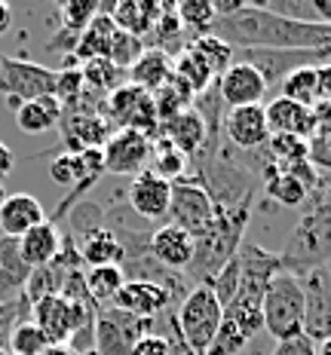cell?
I'll return each instance as SVG.
<instances>
[{
	"mask_svg": "<svg viewBox=\"0 0 331 355\" xmlns=\"http://www.w3.org/2000/svg\"><path fill=\"white\" fill-rule=\"evenodd\" d=\"M212 37L233 49H331L328 25H304L246 3L239 12L215 19Z\"/></svg>",
	"mask_w": 331,
	"mask_h": 355,
	"instance_id": "cell-1",
	"label": "cell"
},
{
	"mask_svg": "<svg viewBox=\"0 0 331 355\" xmlns=\"http://www.w3.org/2000/svg\"><path fill=\"white\" fill-rule=\"evenodd\" d=\"M285 272L304 276L331 263V175H322L319 187L298 209V220L279 251Z\"/></svg>",
	"mask_w": 331,
	"mask_h": 355,
	"instance_id": "cell-2",
	"label": "cell"
},
{
	"mask_svg": "<svg viewBox=\"0 0 331 355\" xmlns=\"http://www.w3.org/2000/svg\"><path fill=\"white\" fill-rule=\"evenodd\" d=\"M252 209L255 202H242L233 209H215V220L203 236L194 239V263L187 270V282L194 285H209L212 279L224 270L227 263L237 257L239 245L246 239L248 220H252Z\"/></svg>",
	"mask_w": 331,
	"mask_h": 355,
	"instance_id": "cell-3",
	"label": "cell"
},
{
	"mask_svg": "<svg viewBox=\"0 0 331 355\" xmlns=\"http://www.w3.org/2000/svg\"><path fill=\"white\" fill-rule=\"evenodd\" d=\"M264 331L276 340H291L304 334V288L291 272H279L261 297Z\"/></svg>",
	"mask_w": 331,
	"mask_h": 355,
	"instance_id": "cell-4",
	"label": "cell"
},
{
	"mask_svg": "<svg viewBox=\"0 0 331 355\" xmlns=\"http://www.w3.org/2000/svg\"><path fill=\"white\" fill-rule=\"evenodd\" d=\"M221 319H224V306L221 300L212 294V288L194 285L187 291V297L178 303L175 309V322H178L181 340L187 343V349L194 355H205L215 340Z\"/></svg>",
	"mask_w": 331,
	"mask_h": 355,
	"instance_id": "cell-5",
	"label": "cell"
},
{
	"mask_svg": "<svg viewBox=\"0 0 331 355\" xmlns=\"http://www.w3.org/2000/svg\"><path fill=\"white\" fill-rule=\"evenodd\" d=\"M264 331L261 319V300H248V297H233L224 306V319L215 340H212L209 352L205 355H239L242 349L255 343V337Z\"/></svg>",
	"mask_w": 331,
	"mask_h": 355,
	"instance_id": "cell-6",
	"label": "cell"
},
{
	"mask_svg": "<svg viewBox=\"0 0 331 355\" xmlns=\"http://www.w3.org/2000/svg\"><path fill=\"white\" fill-rule=\"evenodd\" d=\"M215 220V205H212L209 193L200 184L196 175H181L178 181H172V199H169V218L166 224H175L190 236H203Z\"/></svg>",
	"mask_w": 331,
	"mask_h": 355,
	"instance_id": "cell-7",
	"label": "cell"
},
{
	"mask_svg": "<svg viewBox=\"0 0 331 355\" xmlns=\"http://www.w3.org/2000/svg\"><path fill=\"white\" fill-rule=\"evenodd\" d=\"M233 62L252 64L267 83V89H273L291 71L331 62V49H233Z\"/></svg>",
	"mask_w": 331,
	"mask_h": 355,
	"instance_id": "cell-8",
	"label": "cell"
},
{
	"mask_svg": "<svg viewBox=\"0 0 331 355\" xmlns=\"http://www.w3.org/2000/svg\"><path fill=\"white\" fill-rule=\"evenodd\" d=\"M153 319H138L117 306H105L95 313L92 349L99 355H129L132 346L144 334H151Z\"/></svg>",
	"mask_w": 331,
	"mask_h": 355,
	"instance_id": "cell-9",
	"label": "cell"
},
{
	"mask_svg": "<svg viewBox=\"0 0 331 355\" xmlns=\"http://www.w3.org/2000/svg\"><path fill=\"white\" fill-rule=\"evenodd\" d=\"M0 92L12 101V107L22 101L56 95V71L28 58H0Z\"/></svg>",
	"mask_w": 331,
	"mask_h": 355,
	"instance_id": "cell-10",
	"label": "cell"
},
{
	"mask_svg": "<svg viewBox=\"0 0 331 355\" xmlns=\"http://www.w3.org/2000/svg\"><path fill=\"white\" fill-rule=\"evenodd\" d=\"M237 263H239L237 297H248V300H261L267 285L273 282L279 272H285L279 251H270V248L257 245V242H242L237 251Z\"/></svg>",
	"mask_w": 331,
	"mask_h": 355,
	"instance_id": "cell-11",
	"label": "cell"
},
{
	"mask_svg": "<svg viewBox=\"0 0 331 355\" xmlns=\"http://www.w3.org/2000/svg\"><path fill=\"white\" fill-rule=\"evenodd\" d=\"M298 279L304 288V337L310 343L331 340V272L322 266Z\"/></svg>",
	"mask_w": 331,
	"mask_h": 355,
	"instance_id": "cell-12",
	"label": "cell"
},
{
	"mask_svg": "<svg viewBox=\"0 0 331 355\" xmlns=\"http://www.w3.org/2000/svg\"><path fill=\"white\" fill-rule=\"evenodd\" d=\"M151 150H153V138L142 135L135 129H117L108 138V144L101 147L105 157V175H142L151 166Z\"/></svg>",
	"mask_w": 331,
	"mask_h": 355,
	"instance_id": "cell-13",
	"label": "cell"
},
{
	"mask_svg": "<svg viewBox=\"0 0 331 355\" xmlns=\"http://www.w3.org/2000/svg\"><path fill=\"white\" fill-rule=\"evenodd\" d=\"M126 205L135 211V218H142L144 224L151 227H160L166 224L169 218V199H172V184L166 178H160L157 172L144 168L142 175L132 178L129 190L126 193Z\"/></svg>",
	"mask_w": 331,
	"mask_h": 355,
	"instance_id": "cell-14",
	"label": "cell"
},
{
	"mask_svg": "<svg viewBox=\"0 0 331 355\" xmlns=\"http://www.w3.org/2000/svg\"><path fill=\"white\" fill-rule=\"evenodd\" d=\"M221 135H224V141L230 144L237 153L264 150L267 141H270V129H267V116H264V105L227 110L224 123H221Z\"/></svg>",
	"mask_w": 331,
	"mask_h": 355,
	"instance_id": "cell-15",
	"label": "cell"
},
{
	"mask_svg": "<svg viewBox=\"0 0 331 355\" xmlns=\"http://www.w3.org/2000/svg\"><path fill=\"white\" fill-rule=\"evenodd\" d=\"M194 236L175 224H160L157 230L151 233V242H147V254L153 257L163 270L172 272H184L187 276L190 263H194Z\"/></svg>",
	"mask_w": 331,
	"mask_h": 355,
	"instance_id": "cell-16",
	"label": "cell"
},
{
	"mask_svg": "<svg viewBox=\"0 0 331 355\" xmlns=\"http://www.w3.org/2000/svg\"><path fill=\"white\" fill-rule=\"evenodd\" d=\"M218 92H221V101H224L227 110L233 107H252V105H261L264 95L270 92L267 83L261 80L252 64L246 62H233L230 68L218 77Z\"/></svg>",
	"mask_w": 331,
	"mask_h": 355,
	"instance_id": "cell-17",
	"label": "cell"
},
{
	"mask_svg": "<svg viewBox=\"0 0 331 355\" xmlns=\"http://www.w3.org/2000/svg\"><path fill=\"white\" fill-rule=\"evenodd\" d=\"M110 306L123 309V313H129V315H138V319H157V315L178 309L163 288L153 282H142V279H129V282L120 288V294L114 297Z\"/></svg>",
	"mask_w": 331,
	"mask_h": 355,
	"instance_id": "cell-18",
	"label": "cell"
},
{
	"mask_svg": "<svg viewBox=\"0 0 331 355\" xmlns=\"http://www.w3.org/2000/svg\"><path fill=\"white\" fill-rule=\"evenodd\" d=\"M163 141H169L175 150H181L184 157H196V153L205 147V138H209V129H205L203 116L196 114L194 107L181 110V114L169 116V120L160 123V132H157Z\"/></svg>",
	"mask_w": 331,
	"mask_h": 355,
	"instance_id": "cell-19",
	"label": "cell"
},
{
	"mask_svg": "<svg viewBox=\"0 0 331 355\" xmlns=\"http://www.w3.org/2000/svg\"><path fill=\"white\" fill-rule=\"evenodd\" d=\"M264 116H267V129L270 135H298V138H310L316 132L313 110L304 105H294L289 98H273L264 105Z\"/></svg>",
	"mask_w": 331,
	"mask_h": 355,
	"instance_id": "cell-20",
	"label": "cell"
},
{
	"mask_svg": "<svg viewBox=\"0 0 331 355\" xmlns=\"http://www.w3.org/2000/svg\"><path fill=\"white\" fill-rule=\"evenodd\" d=\"M46 220V211H43L40 199L31 193H6L3 205H0V227H3V236H12V239H22L28 230H34L37 224Z\"/></svg>",
	"mask_w": 331,
	"mask_h": 355,
	"instance_id": "cell-21",
	"label": "cell"
},
{
	"mask_svg": "<svg viewBox=\"0 0 331 355\" xmlns=\"http://www.w3.org/2000/svg\"><path fill=\"white\" fill-rule=\"evenodd\" d=\"M31 272L34 270L25 263V257H22V251H19V239L0 236V303L22 297Z\"/></svg>",
	"mask_w": 331,
	"mask_h": 355,
	"instance_id": "cell-22",
	"label": "cell"
},
{
	"mask_svg": "<svg viewBox=\"0 0 331 355\" xmlns=\"http://www.w3.org/2000/svg\"><path fill=\"white\" fill-rule=\"evenodd\" d=\"M74 245H77L80 261H83L86 270H92V266H120L123 257H126L120 239H117L105 224L90 230L86 236H80V239H74Z\"/></svg>",
	"mask_w": 331,
	"mask_h": 355,
	"instance_id": "cell-23",
	"label": "cell"
},
{
	"mask_svg": "<svg viewBox=\"0 0 331 355\" xmlns=\"http://www.w3.org/2000/svg\"><path fill=\"white\" fill-rule=\"evenodd\" d=\"M58 248H62V227L53 224L49 218L19 239V251H22V257H25V263L31 266V270H40V266L53 263Z\"/></svg>",
	"mask_w": 331,
	"mask_h": 355,
	"instance_id": "cell-24",
	"label": "cell"
},
{
	"mask_svg": "<svg viewBox=\"0 0 331 355\" xmlns=\"http://www.w3.org/2000/svg\"><path fill=\"white\" fill-rule=\"evenodd\" d=\"M261 187L270 199H276V202L285 205V209H300V205L307 202V196L313 193L304 181H298L291 172H285L282 166H276L270 157H267V166H264V172H261Z\"/></svg>",
	"mask_w": 331,
	"mask_h": 355,
	"instance_id": "cell-25",
	"label": "cell"
},
{
	"mask_svg": "<svg viewBox=\"0 0 331 355\" xmlns=\"http://www.w3.org/2000/svg\"><path fill=\"white\" fill-rule=\"evenodd\" d=\"M114 34H117L114 19H110L108 12H99V16L83 28V34H80V40H77V46H74L68 62L71 64H77V62L83 64V62H90V58H108V49H110Z\"/></svg>",
	"mask_w": 331,
	"mask_h": 355,
	"instance_id": "cell-26",
	"label": "cell"
},
{
	"mask_svg": "<svg viewBox=\"0 0 331 355\" xmlns=\"http://www.w3.org/2000/svg\"><path fill=\"white\" fill-rule=\"evenodd\" d=\"M58 120H62V101L56 95H43V98L16 105V125L25 135H40V132L56 129Z\"/></svg>",
	"mask_w": 331,
	"mask_h": 355,
	"instance_id": "cell-27",
	"label": "cell"
},
{
	"mask_svg": "<svg viewBox=\"0 0 331 355\" xmlns=\"http://www.w3.org/2000/svg\"><path fill=\"white\" fill-rule=\"evenodd\" d=\"M169 77H172V55L160 53V49H144V55L126 71V83L144 89L147 95L157 92Z\"/></svg>",
	"mask_w": 331,
	"mask_h": 355,
	"instance_id": "cell-28",
	"label": "cell"
},
{
	"mask_svg": "<svg viewBox=\"0 0 331 355\" xmlns=\"http://www.w3.org/2000/svg\"><path fill=\"white\" fill-rule=\"evenodd\" d=\"M123 285H126V276H123L120 266H92V270H86V291H90V297L99 309L110 306Z\"/></svg>",
	"mask_w": 331,
	"mask_h": 355,
	"instance_id": "cell-29",
	"label": "cell"
},
{
	"mask_svg": "<svg viewBox=\"0 0 331 355\" xmlns=\"http://www.w3.org/2000/svg\"><path fill=\"white\" fill-rule=\"evenodd\" d=\"M80 77H83V89L95 95H110L117 86H123L126 71H120L110 58H90L80 64Z\"/></svg>",
	"mask_w": 331,
	"mask_h": 355,
	"instance_id": "cell-30",
	"label": "cell"
},
{
	"mask_svg": "<svg viewBox=\"0 0 331 355\" xmlns=\"http://www.w3.org/2000/svg\"><path fill=\"white\" fill-rule=\"evenodd\" d=\"M178 12V21L184 28V34L196 37H205L212 34V25H215V10H212V0H184V3L175 6Z\"/></svg>",
	"mask_w": 331,
	"mask_h": 355,
	"instance_id": "cell-31",
	"label": "cell"
},
{
	"mask_svg": "<svg viewBox=\"0 0 331 355\" xmlns=\"http://www.w3.org/2000/svg\"><path fill=\"white\" fill-rule=\"evenodd\" d=\"M151 172H157L160 178H166L169 184L178 181L181 175H187V157H184L181 150H175L169 141L163 138H153V150H151Z\"/></svg>",
	"mask_w": 331,
	"mask_h": 355,
	"instance_id": "cell-32",
	"label": "cell"
},
{
	"mask_svg": "<svg viewBox=\"0 0 331 355\" xmlns=\"http://www.w3.org/2000/svg\"><path fill=\"white\" fill-rule=\"evenodd\" d=\"M187 46L203 58V64L212 71V77H221V73L233 64V46H227L224 40H218V37H212V34L196 37V40L187 43Z\"/></svg>",
	"mask_w": 331,
	"mask_h": 355,
	"instance_id": "cell-33",
	"label": "cell"
},
{
	"mask_svg": "<svg viewBox=\"0 0 331 355\" xmlns=\"http://www.w3.org/2000/svg\"><path fill=\"white\" fill-rule=\"evenodd\" d=\"M282 89V98L294 101V105H304V107H313L316 105V64H307V68H298L291 71L289 77L279 83Z\"/></svg>",
	"mask_w": 331,
	"mask_h": 355,
	"instance_id": "cell-34",
	"label": "cell"
},
{
	"mask_svg": "<svg viewBox=\"0 0 331 355\" xmlns=\"http://www.w3.org/2000/svg\"><path fill=\"white\" fill-rule=\"evenodd\" d=\"M99 16V3L95 0H65L62 6H58V21H62V31L68 34H83V28L90 25V21Z\"/></svg>",
	"mask_w": 331,
	"mask_h": 355,
	"instance_id": "cell-35",
	"label": "cell"
},
{
	"mask_svg": "<svg viewBox=\"0 0 331 355\" xmlns=\"http://www.w3.org/2000/svg\"><path fill=\"white\" fill-rule=\"evenodd\" d=\"M49 346L53 343H49L46 334H43L34 322H22L19 328L12 331L10 343H6V352H12V355H43Z\"/></svg>",
	"mask_w": 331,
	"mask_h": 355,
	"instance_id": "cell-36",
	"label": "cell"
},
{
	"mask_svg": "<svg viewBox=\"0 0 331 355\" xmlns=\"http://www.w3.org/2000/svg\"><path fill=\"white\" fill-rule=\"evenodd\" d=\"M144 40L142 37H135V34H126V31H120L117 28V34H114V40H110V49H108V58L117 64L120 71H129L132 64L138 62V58L144 55Z\"/></svg>",
	"mask_w": 331,
	"mask_h": 355,
	"instance_id": "cell-37",
	"label": "cell"
},
{
	"mask_svg": "<svg viewBox=\"0 0 331 355\" xmlns=\"http://www.w3.org/2000/svg\"><path fill=\"white\" fill-rule=\"evenodd\" d=\"M264 153H267L273 162H279V166H289V162L307 159V141L298 135H270Z\"/></svg>",
	"mask_w": 331,
	"mask_h": 355,
	"instance_id": "cell-38",
	"label": "cell"
},
{
	"mask_svg": "<svg viewBox=\"0 0 331 355\" xmlns=\"http://www.w3.org/2000/svg\"><path fill=\"white\" fill-rule=\"evenodd\" d=\"M307 159L319 175H331V123L316 125V132L307 138Z\"/></svg>",
	"mask_w": 331,
	"mask_h": 355,
	"instance_id": "cell-39",
	"label": "cell"
},
{
	"mask_svg": "<svg viewBox=\"0 0 331 355\" xmlns=\"http://www.w3.org/2000/svg\"><path fill=\"white\" fill-rule=\"evenodd\" d=\"M151 331L153 334H160V337H166L169 340V355H194L187 349V343L181 340V331H178V322H175V313H163V315H157L151 324Z\"/></svg>",
	"mask_w": 331,
	"mask_h": 355,
	"instance_id": "cell-40",
	"label": "cell"
},
{
	"mask_svg": "<svg viewBox=\"0 0 331 355\" xmlns=\"http://www.w3.org/2000/svg\"><path fill=\"white\" fill-rule=\"evenodd\" d=\"M49 175H53L56 184H62V187H74V157L71 153H58V157L53 159V166H49Z\"/></svg>",
	"mask_w": 331,
	"mask_h": 355,
	"instance_id": "cell-41",
	"label": "cell"
},
{
	"mask_svg": "<svg viewBox=\"0 0 331 355\" xmlns=\"http://www.w3.org/2000/svg\"><path fill=\"white\" fill-rule=\"evenodd\" d=\"M129 355H169V340L151 331V334H144L135 346H132Z\"/></svg>",
	"mask_w": 331,
	"mask_h": 355,
	"instance_id": "cell-42",
	"label": "cell"
},
{
	"mask_svg": "<svg viewBox=\"0 0 331 355\" xmlns=\"http://www.w3.org/2000/svg\"><path fill=\"white\" fill-rule=\"evenodd\" d=\"M270 355H313V343L304 334L291 337V340H279Z\"/></svg>",
	"mask_w": 331,
	"mask_h": 355,
	"instance_id": "cell-43",
	"label": "cell"
},
{
	"mask_svg": "<svg viewBox=\"0 0 331 355\" xmlns=\"http://www.w3.org/2000/svg\"><path fill=\"white\" fill-rule=\"evenodd\" d=\"M316 101L331 105V62L316 64Z\"/></svg>",
	"mask_w": 331,
	"mask_h": 355,
	"instance_id": "cell-44",
	"label": "cell"
},
{
	"mask_svg": "<svg viewBox=\"0 0 331 355\" xmlns=\"http://www.w3.org/2000/svg\"><path fill=\"white\" fill-rule=\"evenodd\" d=\"M12 166H16V157H12V150H10V147H6L3 141H0V181L12 175Z\"/></svg>",
	"mask_w": 331,
	"mask_h": 355,
	"instance_id": "cell-45",
	"label": "cell"
},
{
	"mask_svg": "<svg viewBox=\"0 0 331 355\" xmlns=\"http://www.w3.org/2000/svg\"><path fill=\"white\" fill-rule=\"evenodd\" d=\"M313 3V16L319 25H328L331 28V0H310Z\"/></svg>",
	"mask_w": 331,
	"mask_h": 355,
	"instance_id": "cell-46",
	"label": "cell"
},
{
	"mask_svg": "<svg viewBox=\"0 0 331 355\" xmlns=\"http://www.w3.org/2000/svg\"><path fill=\"white\" fill-rule=\"evenodd\" d=\"M10 28H12V10L3 3V0H0V37L10 31Z\"/></svg>",
	"mask_w": 331,
	"mask_h": 355,
	"instance_id": "cell-47",
	"label": "cell"
},
{
	"mask_svg": "<svg viewBox=\"0 0 331 355\" xmlns=\"http://www.w3.org/2000/svg\"><path fill=\"white\" fill-rule=\"evenodd\" d=\"M313 355H331V340H322V343H313Z\"/></svg>",
	"mask_w": 331,
	"mask_h": 355,
	"instance_id": "cell-48",
	"label": "cell"
},
{
	"mask_svg": "<svg viewBox=\"0 0 331 355\" xmlns=\"http://www.w3.org/2000/svg\"><path fill=\"white\" fill-rule=\"evenodd\" d=\"M43 355H77V352H74L71 346H49V349L43 352Z\"/></svg>",
	"mask_w": 331,
	"mask_h": 355,
	"instance_id": "cell-49",
	"label": "cell"
},
{
	"mask_svg": "<svg viewBox=\"0 0 331 355\" xmlns=\"http://www.w3.org/2000/svg\"><path fill=\"white\" fill-rule=\"evenodd\" d=\"M248 355H264V349L257 343H252V346H248Z\"/></svg>",
	"mask_w": 331,
	"mask_h": 355,
	"instance_id": "cell-50",
	"label": "cell"
},
{
	"mask_svg": "<svg viewBox=\"0 0 331 355\" xmlns=\"http://www.w3.org/2000/svg\"><path fill=\"white\" fill-rule=\"evenodd\" d=\"M3 199H6V190H3V184H0V205H3Z\"/></svg>",
	"mask_w": 331,
	"mask_h": 355,
	"instance_id": "cell-51",
	"label": "cell"
},
{
	"mask_svg": "<svg viewBox=\"0 0 331 355\" xmlns=\"http://www.w3.org/2000/svg\"><path fill=\"white\" fill-rule=\"evenodd\" d=\"M325 270H328V272H331V263H328V266H325Z\"/></svg>",
	"mask_w": 331,
	"mask_h": 355,
	"instance_id": "cell-52",
	"label": "cell"
},
{
	"mask_svg": "<svg viewBox=\"0 0 331 355\" xmlns=\"http://www.w3.org/2000/svg\"><path fill=\"white\" fill-rule=\"evenodd\" d=\"M3 355H12V352H3Z\"/></svg>",
	"mask_w": 331,
	"mask_h": 355,
	"instance_id": "cell-53",
	"label": "cell"
}]
</instances>
